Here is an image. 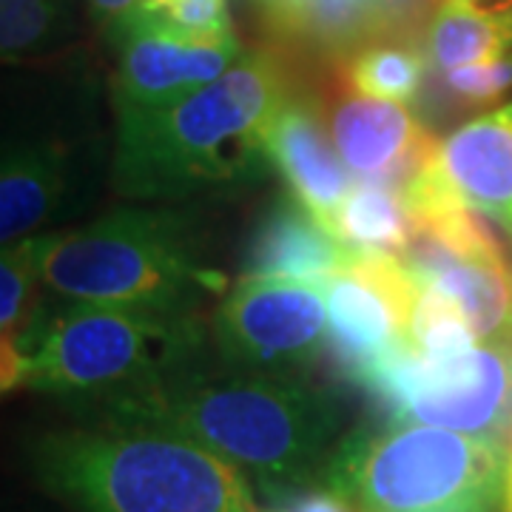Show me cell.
<instances>
[{
    "instance_id": "1",
    "label": "cell",
    "mask_w": 512,
    "mask_h": 512,
    "mask_svg": "<svg viewBox=\"0 0 512 512\" xmlns=\"http://www.w3.org/2000/svg\"><path fill=\"white\" fill-rule=\"evenodd\" d=\"M86 419L146 424L197 441L254 476L271 498L319 484L345 413L299 373H214L208 362L83 410Z\"/></svg>"
},
{
    "instance_id": "2",
    "label": "cell",
    "mask_w": 512,
    "mask_h": 512,
    "mask_svg": "<svg viewBox=\"0 0 512 512\" xmlns=\"http://www.w3.org/2000/svg\"><path fill=\"white\" fill-rule=\"evenodd\" d=\"M291 97L274 57L245 52L200 92L157 111L117 114L111 185L131 202L185 205L259 183L271 160L265 137Z\"/></svg>"
},
{
    "instance_id": "3",
    "label": "cell",
    "mask_w": 512,
    "mask_h": 512,
    "mask_svg": "<svg viewBox=\"0 0 512 512\" xmlns=\"http://www.w3.org/2000/svg\"><path fill=\"white\" fill-rule=\"evenodd\" d=\"M32 473L74 512H265L248 473L146 424L86 419L35 441Z\"/></svg>"
},
{
    "instance_id": "4",
    "label": "cell",
    "mask_w": 512,
    "mask_h": 512,
    "mask_svg": "<svg viewBox=\"0 0 512 512\" xmlns=\"http://www.w3.org/2000/svg\"><path fill=\"white\" fill-rule=\"evenodd\" d=\"M200 313H163L63 299L40 311L9 356L3 390L29 387L86 410L208 362Z\"/></svg>"
},
{
    "instance_id": "5",
    "label": "cell",
    "mask_w": 512,
    "mask_h": 512,
    "mask_svg": "<svg viewBox=\"0 0 512 512\" xmlns=\"http://www.w3.org/2000/svg\"><path fill=\"white\" fill-rule=\"evenodd\" d=\"M197 214L185 205L140 202L49 237L43 288L72 302L163 313H200L225 291L211 268Z\"/></svg>"
},
{
    "instance_id": "6",
    "label": "cell",
    "mask_w": 512,
    "mask_h": 512,
    "mask_svg": "<svg viewBox=\"0 0 512 512\" xmlns=\"http://www.w3.org/2000/svg\"><path fill=\"white\" fill-rule=\"evenodd\" d=\"M512 461L493 444L421 421L345 433L322 487L353 512H510Z\"/></svg>"
},
{
    "instance_id": "7",
    "label": "cell",
    "mask_w": 512,
    "mask_h": 512,
    "mask_svg": "<svg viewBox=\"0 0 512 512\" xmlns=\"http://www.w3.org/2000/svg\"><path fill=\"white\" fill-rule=\"evenodd\" d=\"M365 390L393 421L476 436L512 461V339L478 342L450 359H424L407 345L370 373Z\"/></svg>"
},
{
    "instance_id": "8",
    "label": "cell",
    "mask_w": 512,
    "mask_h": 512,
    "mask_svg": "<svg viewBox=\"0 0 512 512\" xmlns=\"http://www.w3.org/2000/svg\"><path fill=\"white\" fill-rule=\"evenodd\" d=\"M211 336L225 370L305 373L328 350V299L313 282L242 276L214 308Z\"/></svg>"
},
{
    "instance_id": "9",
    "label": "cell",
    "mask_w": 512,
    "mask_h": 512,
    "mask_svg": "<svg viewBox=\"0 0 512 512\" xmlns=\"http://www.w3.org/2000/svg\"><path fill=\"white\" fill-rule=\"evenodd\" d=\"M100 140L49 131H3L0 160V239L3 248L20 239L49 234L94 200L100 171Z\"/></svg>"
},
{
    "instance_id": "10",
    "label": "cell",
    "mask_w": 512,
    "mask_h": 512,
    "mask_svg": "<svg viewBox=\"0 0 512 512\" xmlns=\"http://www.w3.org/2000/svg\"><path fill=\"white\" fill-rule=\"evenodd\" d=\"M322 291L328 299V353L350 382L365 384L376 367L410 345L419 282L399 256L353 251Z\"/></svg>"
},
{
    "instance_id": "11",
    "label": "cell",
    "mask_w": 512,
    "mask_h": 512,
    "mask_svg": "<svg viewBox=\"0 0 512 512\" xmlns=\"http://www.w3.org/2000/svg\"><path fill=\"white\" fill-rule=\"evenodd\" d=\"M114 60V109L117 114L168 109L200 92L245 55L239 40L202 43L177 35L148 18L120 20L109 32Z\"/></svg>"
},
{
    "instance_id": "12",
    "label": "cell",
    "mask_w": 512,
    "mask_h": 512,
    "mask_svg": "<svg viewBox=\"0 0 512 512\" xmlns=\"http://www.w3.org/2000/svg\"><path fill=\"white\" fill-rule=\"evenodd\" d=\"M265 151L293 200L302 202L316 220L333 231L356 183H350L348 165L333 146L330 128L316 103L291 94L268 126Z\"/></svg>"
},
{
    "instance_id": "13",
    "label": "cell",
    "mask_w": 512,
    "mask_h": 512,
    "mask_svg": "<svg viewBox=\"0 0 512 512\" xmlns=\"http://www.w3.org/2000/svg\"><path fill=\"white\" fill-rule=\"evenodd\" d=\"M333 146L348 171L362 180L399 185L419 168L439 140H433L404 103L348 94L328 111Z\"/></svg>"
},
{
    "instance_id": "14",
    "label": "cell",
    "mask_w": 512,
    "mask_h": 512,
    "mask_svg": "<svg viewBox=\"0 0 512 512\" xmlns=\"http://www.w3.org/2000/svg\"><path fill=\"white\" fill-rule=\"evenodd\" d=\"M399 259L404 268L444 296L476 330L478 342L512 339V262L501 245L458 251L433 239L413 237Z\"/></svg>"
},
{
    "instance_id": "15",
    "label": "cell",
    "mask_w": 512,
    "mask_h": 512,
    "mask_svg": "<svg viewBox=\"0 0 512 512\" xmlns=\"http://www.w3.org/2000/svg\"><path fill=\"white\" fill-rule=\"evenodd\" d=\"M433 160L458 200L512 242V97L441 137Z\"/></svg>"
},
{
    "instance_id": "16",
    "label": "cell",
    "mask_w": 512,
    "mask_h": 512,
    "mask_svg": "<svg viewBox=\"0 0 512 512\" xmlns=\"http://www.w3.org/2000/svg\"><path fill=\"white\" fill-rule=\"evenodd\" d=\"M350 256L353 248L328 231L302 202L285 197L276 200L256 225L245 254V276H279L325 285L348 265Z\"/></svg>"
},
{
    "instance_id": "17",
    "label": "cell",
    "mask_w": 512,
    "mask_h": 512,
    "mask_svg": "<svg viewBox=\"0 0 512 512\" xmlns=\"http://www.w3.org/2000/svg\"><path fill=\"white\" fill-rule=\"evenodd\" d=\"M424 46L441 72L490 63L512 52V20L487 15L464 0H441L427 23Z\"/></svg>"
},
{
    "instance_id": "18",
    "label": "cell",
    "mask_w": 512,
    "mask_h": 512,
    "mask_svg": "<svg viewBox=\"0 0 512 512\" xmlns=\"http://www.w3.org/2000/svg\"><path fill=\"white\" fill-rule=\"evenodd\" d=\"M77 35L74 0H0V52L6 66L52 60Z\"/></svg>"
},
{
    "instance_id": "19",
    "label": "cell",
    "mask_w": 512,
    "mask_h": 512,
    "mask_svg": "<svg viewBox=\"0 0 512 512\" xmlns=\"http://www.w3.org/2000/svg\"><path fill=\"white\" fill-rule=\"evenodd\" d=\"M333 234L353 251L399 256L413 239V220L402 191L376 180L356 183L336 217Z\"/></svg>"
},
{
    "instance_id": "20",
    "label": "cell",
    "mask_w": 512,
    "mask_h": 512,
    "mask_svg": "<svg viewBox=\"0 0 512 512\" xmlns=\"http://www.w3.org/2000/svg\"><path fill=\"white\" fill-rule=\"evenodd\" d=\"M262 12L282 32L322 43H353L356 37L387 35L379 0H259Z\"/></svg>"
},
{
    "instance_id": "21",
    "label": "cell",
    "mask_w": 512,
    "mask_h": 512,
    "mask_svg": "<svg viewBox=\"0 0 512 512\" xmlns=\"http://www.w3.org/2000/svg\"><path fill=\"white\" fill-rule=\"evenodd\" d=\"M49 234H37L6 245L0 256V345L9 356L32 319L35 288L43 282V254Z\"/></svg>"
},
{
    "instance_id": "22",
    "label": "cell",
    "mask_w": 512,
    "mask_h": 512,
    "mask_svg": "<svg viewBox=\"0 0 512 512\" xmlns=\"http://www.w3.org/2000/svg\"><path fill=\"white\" fill-rule=\"evenodd\" d=\"M348 80L356 94L413 103L424 83V57L402 43H370L350 57Z\"/></svg>"
},
{
    "instance_id": "23",
    "label": "cell",
    "mask_w": 512,
    "mask_h": 512,
    "mask_svg": "<svg viewBox=\"0 0 512 512\" xmlns=\"http://www.w3.org/2000/svg\"><path fill=\"white\" fill-rule=\"evenodd\" d=\"M419 282V279H416ZM410 345L424 359H450L476 348L478 336L458 305L430 285H421L410 311Z\"/></svg>"
},
{
    "instance_id": "24",
    "label": "cell",
    "mask_w": 512,
    "mask_h": 512,
    "mask_svg": "<svg viewBox=\"0 0 512 512\" xmlns=\"http://www.w3.org/2000/svg\"><path fill=\"white\" fill-rule=\"evenodd\" d=\"M131 15L157 20L168 29H174L177 35L202 40V43L237 40L228 0H140Z\"/></svg>"
},
{
    "instance_id": "25",
    "label": "cell",
    "mask_w": 512,
    "mask_h": 512,
    "mask_svg": "<svg viewBox=\"0 0 512 512\" xmlns=\"http://www.w3.org/2000/svg\"><path fill=\"white\" fill-rule=\"evenodd\" d=\"M444 86L456 94L458 100H467L473 106L504 103V97L512 94V52L490 63L444 72Z\"/></svg>"
},
{
    "instance_id": "26",
    "label": "cell",
    "mask_w": 512,
    "mask_h": 512,
    "mask_svg": "<svg viewBox=\"0 0 512 512\" xmlns=\"http://www.w3.org/2000/svg\"><path fill=\"white\" fill-rule=\"evenodd\" d=\"M276 501L279 504H276L274 510L265 512H353V507L345 498L330 493L328 487H322V484H313V487H305V490L282 495Z\"/></svg>"
},
{
    "instance_id": "27",
    "label": "cell",
    "mask_w": 512,
    "mask_h": 512,
    "mask_svg": "<svg viewBox=\"0 0 512 512\" xmlns=\"http://www.w3.org/2000/svg\"><path fill=\"white\" fill-rule=\"evenodd\" d=\"M83 3H86L94 23L100 29H109L111 32L120 20H126L137 9L140 0H83Z\"/></svg>"
},
{
    "instance_id": "28",
    "label": "cell",
    "mask_w": 512,
    "mask_h": 512,
    "mask_svg": "<svg viewBox=\"0 0 512 512\" xmlns=\"http://www.w3.org/2000/svg\"><path fill=\"white\" fill-rule=\"evenodd\" d=\"M470 6H476L487 15H495V18H510L512 20V0H464Z\"/></svg>"
},
{
    "instance_id": "29",
    "label": "cell",
    "mask_w": 512,
    "mask_h": 512,
    "mask_svg": "<svg viewBox=\"0 0 512 512\" xmlns=\"http://www.w3.org/2000/svg\"><path fill=\"white\" fill-rule=\"evenodd\" d=\"M510 495H512V476H510Z\"/></svg>"
},
{
    "instance_id": "30",
    "label": "cell",
    "mask_w": 512,
    "mask_h": 512,
    "mask_svg": "<svg viewBox=\"0 0 512 512\" xmlns=\"http://www.w3.org/2000/svg\"><path fill=\"white\" fill-rule=\"evenodd\" d=\"M510 512H512V495H510Z\"/></svg>"
}]
</instances>
